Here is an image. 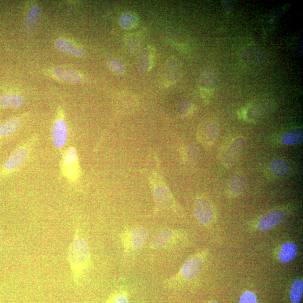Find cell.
Masks as SVG:
<instances>
[{"mask_svg":"<svg viewBox=\"0 0 303 303\" xmlns=\"http://www.w3.org/2000/svg\"><path fill=\"white\" fill-rule=\"evenodd\" d=\"M68 261L75 284L80 285L89 273L92 260L88 243L79 227L69 248Z\"/></svg>","mask_w":303,"mask_h":303,"instance_id":"6da1fadb","label":"cell"},{"mask_svg":"<svg viewBox=\"0 0 303 303\" xmlns=\"http://www.w3.org/2000/svg\"><path fill=\"white\" fill-rule=\"evenodd\" d=\"M208 255L207 250H203L189 257L178 273L166 279L164 284L168 288H178L197 278L201 274Z\"/></svg>","mask_w":303,"mask_h":303,"instance_id":"7a4b0ae2","label":"cell"},{"mask_svg":"<svg viewBox=\"0 0 303 303\" xmlns=\"http://www.w3.org/2000/svg\"><path fill=\"white\" fill-rule=\"evenodd\" d=\"M38 139V135H33L20 144L12 152L5 162L0 166V180L13 175L25 164L29 159Z\"/></svg>","mask_w":303,"mask_h":303,"instance_id":"3957f363","label":"cell"},{"mask_svg":"<svg viewBox=\"0 0 303 303\" xmlns=\"http://www.w3.org/2000/svg\"><path fill=\"white\" fill-rule=\"evenodd\" d=\"M189 241L186 231L164 228L153 234L148 245L151 250H169L186 246Z\"/></svg>","mask_w":303,"mask_h":303,"instance_id":"277c9868","label":"cell"},{"mask_svg":"<svg viewBox=\"0 0 303 303\" xmlns=\"http://www.w3.org/2000/svg\"><path fill=\"white\" fill-rule=\"evenodd\" d=\"M149 237V231L143 226L128 227L120 232L119 238L124 257H135L146 245Z\"/></svg>","mask_w":303,"mask_h":303,"instance_id":"5b68a950","label":"cell"},{"mask_svg":"<svg viewBox=\"0 0 303 303\" xmlns=\"http://www.w3.org/2000/svg\"><path fill=\"white\" fill-rule=\"evenodd\" d=\"M274 104L269 100H259L250 102L239 110L238 115L249 123H256L264 119L273 111Z\"/></svg>","mask_w":303,"mask_h":303,"instance_id":"8992f818","label":"cell"},{"mask_svg":"<svg viewBox=\"0 0 303 303\" xmlns=\"http://www.w3.org/2000/svg\"><path fill=\"white\" fill-rule=\"evenodd\" d=\"M61 171L70 183H76L80 178L81 170L76 149L69 147L63 155L61 163Z\"/></svg>","mask_w":303,"mask_h":303,"instance_id":"52a82bcc","label":"cell"},{"mask_svg":"<svg viewBox=\"0 0 303 303\" xmlns=\"http://www.w3.org/2000/svg\"><path fill=\"white\" fill-rule=\"evenodd\" d=\"M153 197L156 211L172 210L180 212L174 198L165 185H156L153 189Z\"/></svg>","mask_w":303,"mask_h":303,"instance_id":"ba28073f","label":"cell"},{"mask_svg":"<svg viewBox=\"0 0 303 303\" xmlns=\"http://www.w3.org/2000/svg\"><path fill=\"white\" fill-rule=\"evenodd\" d=\"M246 144V140L243 137H238L230 141L221 155V161L224 166L227 168L233 166L243 153Z\"/></svg>","mask_w":303,"mask_h":303,"instance_id":"9c48e42d","label":"cell"},{"mask_svg":"<svg viewBox=\"0 0 303 303\" xmlns=\"http://www.w3.org/2000/svg\"><path fill=\"white\" fill-rule=\"evenodd\" d=\"M288 211L276 209L267 212L255 224L254 229L259 231H266L277 226L288 217Z\"/></svg>","mask_w":303,"mask_h":303,"instance_id":"30bf717a","label":"cell"},{"mask_svg":"<svg viewBox=\"0 0 303 303\" xmlns=\"http://www.w3.org/2000/svg\"><path fill=\"white\" fill-rule=\"evenodd\" d=\"M194 214L196 219L204 226L210 227L214 223V208L210 200L204 196H199L194 203Z\"/></svg>","mask_w":303,"mask_h":303,"instance_id":"8fae6325","label":"cell"},{"mask_svg":"<svg viewBox=\"0 0 303 303\" xmlns=\"http://www.w3.org/2000/svg\"><path fill=\"white\" fill-rule=\"evenodd\" d=\"M68 129L61 110H59L52 129V140L55 148H64L68 140Z\"/></svg>","mask_w":303,"mask_h":303,"instance_id":"7c38bea8","label":"cell"},{"mask_svg":"<svg viewBox=\"0 0 303 303\" xmlns=\"http://www.w3.org/2000/svg\"><path fill=\"white\" fill-rule=\"evenodd\" d=\"M219 134V125L218 122L214 120H208L199 126L197 138L204 145L211 146L216 142Z\"/></svg>","mask_w":303,"mask_h":303,"instance_id":"4fadbf2b","label":"cell"},{"mask_svg":"<svg viewBox=\"0 0 303 303\" xmlns=\"http://www.w3.org/2000/svg\"><path fill=\"white\" fill-rule=\"evenodd\" d=\"M217 81V75L213 70L206 69L200 75L199 88L204 100L207 101L210 100L215 92Z\"/></svg>","mask_w":303,"mask_h":303,"instance_id":"5bb4252c","label":"cell"},{"mask_svg":"<svg viewBox=\"0 0 303 303\" xmlns=\"http://www.w3.org/2000/svg\"><path fill=\"white\" fill-rule=\"evenodd\" d=\"M182 74V65L175 57H171L167 60L165 66L164 82L166 86L174 85L180 80Z\"/></svg>","mask_w":303,"mask_h":303,"instance_id":"9a60e30c","label":"cell"},{"mask_svg":"<svg viewBox=\"0 0 303 303\" xmlns=\"http://www.w3.org/2000/svg\"><path fill=\"white\" fill-rule=\"evenodd\" d=\"M155 49L152 46H148L139 51L137 62L138 66L144 72L151 70L155 64Z\"/></svg>","mask_w":303,"mask_h":303,"instance_id":"2e32d148","label":"cell"},{"mask_svg":"<svg viewBox=\"0 0 303 303\" xmlns=\"http://www.w3.org/2000/svg\"><path fill=\"white\" fill-rule=\"evenodd\" d=\"M54 74L58 80L73 84H80L83 78L77 71L66 67L58 66L54 70Z\"/></svg>","mask_w":303,"mask_h":303,"instance_id":"e0dca14e","label":"cell"},{"mask_svg":"<svg viewBox=\"0 0 303 303\" xmlns=\"http://www.w3.org/2000/svg\"><path fill=\"white\" fill-rule=\"evenodd\" d=\"M22 120L20 117H13L0 124V141L6 139L17 132L21 128Z\"/></svg>","mask_w":303,"mask_h":303,"instance_id":"ac0fdd59","label":"cell"},{"mask_svg":"<svg viewBox=\"0 0 303 303\" xmlns=\"http://www.w3.org/2000/svg\"><path fill=\"white\" fill-rule=\"evenodd\" d=\"M41 14V10L37 6L29 10L24 23L23 30L26 34L29 35L34 32L40 21Z\"/></svg>","mask_w":303,"mask_h":303,"instance_id":"d6986e66","label":"cell"},{"mask_svg":"<svg viewBox=\"0 0 303 303\" xmlns=\"http://www.w3.org/2000/svg\"><path fill=\"white\" fill-rule=\"evenodd\" d=\"M298 253V247L296 244L286 242L283 244L278 254L279 261L283 263L292 262L296 257Z\"/></svg>","mask_w":303,"mask_h":303,"instance_id":"ffe728a7","label":"cell"},{"mask_svg":"<svg viewBox=\"0 0 303 303\" xmlns=\"http://www.w3.org/2000/svg\"><path fill=\"white\" fill-rule=\"evenodd\" d=\"M246 187V179L245 176L241 174H237L233 176L230 180L228 192L230 196L233 197L241 195Z\"/></svg>","mask_w":303,"mask_h":303,"instance_id":"44dd1931","label":"cell"},{"mask_svg":"<svg viewBox=\"0 0 303 303\" xmlns=\"http://www.w3.org/2000/svg\"><path fill=\"white\" fill-rule=\"evenodd\" d=\"M24 100L18 94L7 93L0 97V108L3 109H15L21 107Z\"/></svg>","mask_w":303,"mask_h":303,"instance_id":"7402d4cb","label":"cell"},{"mask_svg":"<svg viewBox=\"0 0 303 303\" xmlns=\"http://www.w3.org/2000/svg\"><path fill=\"white\" fill-rule=\"evenodd\" d=\"M55 47L60 52L68 55H75L76 56H83L84 55V51L78 49L72 43L64 39H58L55 43Z\"/></svg>","mask_w":303,"mask_h":303,"instance_id":"603a6c76","label":"cell"},{"mask_svg":"<svg viewBox=\"0 0 303 303\" xmlns=\"http://www.w3.org/2000/svg\"><path fill=\"white\" fill-rule=\"evenodd\" d=\"M270 170L275 175L278 177L288 176L291 171L289 164L284 159H275L270 165Z\"/></svg>","mask_w":303,"mask_h":303,"instance_id":"cb8c5ba5","label":"cell"},{"mask_svg":"<svg viewBox=\"0 0 303 303\" xmlns=\"http://www.w3.org/2000/svg\"><path fill=\"white\" fill-rule=\"evenodd\" d=\"M126 45L132 53L139 52L143 41V35L138 32L128 33L125 36Z\"/></svg>","mask_w":303,"mask_h":303,"instance_id":"d4e9b609","label":"cell"},{"mask_svg":"<svg viewBox=\"0 0 303 303\" xmlns=\"http://www.w3.org/2000/svg\"><path fill=\"white\" fill-rule=\"evenodd\" d=\"M303 293V279L298 278L293 282L291 287L290 298L292 303H300L301 301Z\"/></svg>","mask_w":303,"mask_h":303,"instance_id":"484cf974","label":"cell"},{"mask_svg":"<svg viewBox=\"0 0 303 303\" xmlns=\"http://www.w3.org/2000/svg\"><path fill=\"white\" fill-rule=\"evenodd\" d=\"M303 135L302 131H293L286 133L281 138L283 144L293 145L303 142Z\"/></svg>","mask_w":303,"mask_h":303,"instance_id":"4316f807","label":"cell"},{"mask_svg":"<svg viewBox=\"0 0 303 303\" xmlns=\"http://www.w3.org/2000/svg\"><path fill=\"white\" fill-rule=\"evenodd\" d=\"M105 303H129L127 290L124 288L116 290L110 295Z\"/></svg>","mask_w":303,"mask_h":303,"instance_id":"83f0119b","label":"cell"},{"mask_svg":"<svg viewBox=\"0 0 303 303\" xmlns=\"http://www.w3.org/2000/svg\"><path fill=\"white\" fill-rule=\"evenodd\" d=\"M119 23L123 28L132 29L138 23V18L133 13H127L121 15L119 19Z\"/></svg>","mask_w":303,"mask_h":303,"instance_id":"f1b7e54d","label":"cell"},{"mask_svg":"<svg viewBox=\"0 0 303 303\" xmlns=\"http://www.w3.org/2000/svg\"><path fill=\"white\" fill-rule=\"evenodd\" d=\"M195 111L194 106L190 101L183 100L179 106V112L183 117H187L192 115Z\"/></svg>","mask_w":303,"mask_h":303,"instance_id":"f546056e","label":"cell"},{"mask_svg":"<svg viewBox=\"0 0 303 303\" xmlns=\"http://www.w3.org/2000/svg\"><path fill=\"white\" fill-rule=\"evenodd\" d=\"M108 65L110 69L116 74H121L125 72V68L124 65L118 60H112L110 61L108 63Z\"/></svg>","mask_w":303,"mask_h":303,"instance_id":"4dcf8cb0","label":"cell"},{"mask_svg":"<svg viewBox=\"0 0 303 303\" xmlns=\"http://www.w3.org/2000/svg\"><path fill=\"white\" fill-rule=\"evenodd\" d=\"M257 300L255 294L250 292H246L244 293L241 299L240 303H257Z\"/></svg>","mask_w":303,"mask_h":303,"instance_id":"1f68e13d","label":"cell"},{"mask_svg":"<svg viewBox=\"0 0 303 303\" xmlns=\"http://www.w3.org/2000/svg\"><path fill=\"white\" fill-rule=\"evenodd\" d=\"M208 303H216L215 302H210Z\"/></svg>","mask_w":303,"mask_h":303,"instance_id":"d6a6232c","label":"cell"}]
</instances>
